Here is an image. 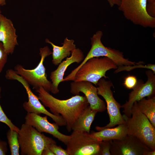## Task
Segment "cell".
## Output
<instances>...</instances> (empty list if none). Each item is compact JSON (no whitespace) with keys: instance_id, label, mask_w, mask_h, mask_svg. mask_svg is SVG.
<instances>
[{"instance_id":"6da1fadb","label":"cell","mask_w":155,"mask_h":155,"mask_svg":"<svg viewBox=\"0 0 155 155\" xmlns=\"http://www.w3.org/2000/svg\"><path fill=\"white\" fill-rule=\"evenodd\" d=\"M38 93V98L43 105L48 107L52 113L61 115L66 123L68 132L84 110L89 105L86 96L75 95L65 100L57 99L50 94L42 87L35 90Z\"/></svg>"},{"instance_id":"7a4b0ae2","label":"cell","mask_w":155,"mask_h":155,"mask_svg":"<svg viewBox=\"0 0 155 155\" xmlns=\"http://www.w3.org/2000/svg\"><path fill=\"white\" fill-rule=\"evenodd\" d=\"M123 117L127 125V135L136 137L151 150H155V127L141 112L137 102L132 107L131 116Z\"/></svg>"},{"instance_id":"3957f363","label":"cell","mask_w":155,"mask_h":155,"mask_svg":"<svg viewBox=\"0 0 155 155\" xmlns=\"http://www.w3.org/2000/svg\"><path fill=\"white\" fill-rule=\"evenodd\" d=\"M102 32L98 31L91 38V48L87 56L77 67L71 71L67 76V79L72 80L75 73L80 68L87 60L95 57H106L113 61L118 66L132 65L143 63V61L135 62L129 60L124 57L123 53L119 50L105 46L102 44L101 38Z\"/></svg>"},{"instance_id":"277c9868","label":"cell","mask_w":155,"mask_h":155,"mask_svg":"<svg viewBox=\"0 0 155 155\" xmlns=\"http://www.w3.org/2000/svg\"><path fill=\"white\" fill-rule=\"evenodd\" d=\"M18 139L22 155H41L43 150L55 141L25 123L20 129Z\"/></svg>"},{"instance_id":"5b68a950","label":"cell","mask_w":155,"mask_h":155,"mask_svg":"<svg viewBox=\"0 0 155 155\" xmlns=\"http://www.w3.org/2000/svg\"><path fill=\"white\" fill-rule=\"evenodd\" d=\"M92 58L87 60L78 69L73 81H88L97 86L101 78H108L106 72L116 69L118 66L111 59L106 57Z\"/></svg>"},{"instance_id":"8992f818","label":"cell","mask_w":155,"mask_h":155,"mask_svg":"<svg viewBox=\"0 0 155 155\" xmlns=\"http://www.w3.org/2000/svg\"><path fill=\"white\" fill-rule=\"evenodd\" d=\"M39 50L41 59L35 68L31 69H26L18 64L15 67L14 71L31 85L34 89L36 90L41 87L49 92L51 90L52 83L47 78L43 63L45 58L52 55V52L47 46L40 48Z\"/></svg>"},{"instance_id":"52a82bcc","label":"cell","mask_w":155,"mask_h":155,"mask_svg":"<svg viewBox=\"0 0 155 155\" xmlns=\"http://www.w3.org/2000/svg\"><path fill=\"white\" fill-rule=\"evenodd\" d=\"M5 76L8 80L18 81L25 88L28 96V101L24 102L23 106L27 113H33L38 115L44 114L50 117L59 126H66V122L62 116L55 115L48 111L41 103L38 97L33 93L30 85L14 70L11 69L7 70Z\"/></svg>"},{"instance_id":"ba28073f","label":"cell","mask_w":155,"mask_h":155,"mask_svg":"<svg viewBox=\"0 0 155 155\" xmlns=\"http://www.w3.org/2000/svg\"><path fill=\"white\" fill-rule=\"evenodd\" d=\"M147 0H121L118 9L125 17L133 24L144 28L155 27V18L146 10Z\"/></svg>"},{"instance_id":"9c48e42d","label":"cell","mask_w":155,"mask_h":155,"mask_svg":"<svg viewBox=\"0 0 155 155\" xmlns=\"http://www.w3.org/2000/svg\"><path fill=\"white\" fill-rule=\"evenodd\" d=\"M66 144L69 155H100V141L86 131H73Z\"/></svg>"},{"instance_id":"30bf717a","label":"cell","mask_w":155,"mask_h":155,"mask_svg":"<svg viewBox=\"0 0 155 155\" xmlns=\"http://www.w3.org/2000/svg\"><path fill=\"white\" fill-rule=\"evenodd\" d=\"M97 86L98 95L102 96L106 101L109 118V123L102 127L112 128L117 125L126 123L120 112L121 105L114 98L111 90V87L113 86L112 83L102 78L98 81Z\"/></svg>"},{"instance_id":"8fae6325","label":"cell","mask_w":155,"mask_h":155,"mask_svg":"<svg viewBox=\"0 0 155 155\" xmlns=\"http://www.w3.org/2000/svg\"><path fill=\"white\" fill-rule=\"evenodd\" d=\"M146 74L147 77L146 82L144 83L141 80H137L136 86L129 93L128 100L121 106V108L123 109V115L127 117L131 116L132 108L135 102H138L146 97L155 96V73L149 69L146 71Z\"/></svg>"},{"instance_id":"7c38bea8","label":"cell","mask_w":155,"mask_h":155,"mask_svg":"<svg viewBox=\"0 0 155 155\" xmlns=\"http://www.w3.org/2000/svg\"><path fill=\"white\" fill-rule=\"evenodd\" d=\"M111 155H145L152 150L136 137L127 135L123 139L111 141Z\"/></svg>"},{"instance_id":"4fadbf2b","label":"cell","mask_w":155,"mask_h":155,"mask_svg":"<svg viewBox=\"0 0 155 155\" xmlns=\"http://www.w3.org/2000/svg\"><path fill=\"white\" fill-rule=\"evenodd\" d=\"M70 92L74 95L82 92L86 96L90 108L97 112H102L106 109L105 102L98 96L97 89L91 82L86 81H74L70 84Z\"/></svg>"},{"instance_id":"5bb4252c","label":"cell","mask_w":155,"mask_h":155,"mask_svg":"<svg viewBox=\"0 0 155 155\" xmlns=\"http://www.w3.org/2000/svg\"><path fill=\"white\" fill-rule=\"evenodd\" d=\"M25 123L30 125L40 132H45L66 145L70 136L64 135L58 130L59 126L55 123H51L48 120L47 116L42 117L33 113H27L25 118Z\"/></svg>"},{"instance_id":"9a60e30c","label":"cell","mask_w":155,"mask_h":155,"mask_svg":"<svg viewBox=\"0 0 155 155\" xmlns=\"http://www.w3.org/2000/svg\"><path fill=\"white\" fill-rule=\"evenodd\" d=\"M84 59L82 51L80 49L76 48L71 52L70 57H66L65 60L59 64L56 70L51 72L50 78L52 83L50 91L52 93L56 94L59 92L58 86L60 82H63L65 72L67 67L73 63H80Z\"/></svg>"},{"instance_id":"2e32d148","label":"cell","mask_w":155,"mask_h":155,"mask_svg":"<svg viewBox=\"0 0 155 155\" xmlns=\"http://www.w3.org/2000/svg\"><path fill=\"white\" fill-rule=\"evenodd\" d=\"M17 37L12 21L0 14V42L8 54H12L15 47L18 45Z\"/></svg>"},{"instance_id":"e0dca14e","label":"cell","mask_w":155,"mask_h":155,"mask_svg":"<svg viewBox=\"0 0 155 155\" xmlns=\"http://www.w3.org/2000/svg\"><path fill=\"white\" fill-rule=\"evenodd\" d=\"M95 128L98 131H92L90 134L91 137L100 141L122 140L127 135L126 123L112 128H103L97 126Z\"/></svg>"},{"instance_id":"ac0fdd59","label":"cell","mask_w":155,"mask_h":155,"mask_svg":"<svg viewBox=\"0 0 155 155\" xmlns=\"http://www.w3.org/2000/svg\"><path fill=\"white\" fill-rule=\"evenodd\" d=\"M45 42L51 44L52 46V62L55 65H58L64 59L69 57L71 52L76 48V45L74 43V40L69 39L67 37L65 38L63 42L61 44L63 46H61L55 45L47 38L45 39Z\"/></svg>"},{"instance_id":"d6986e66","label":"cell","mask_w":155,"mask_h":155,"mask_svg":"<svg viewBox=\"0 0 155 155\" xmlns=\"http://www.w3.org/2000/svg\"><path fill=\"white\" fill-rule=\"evenodd\" d=\"M97 113L92 109L89 105L82 111L73 123L72 127L73 131L80 130L90 133L91 125Z\"/></svg>"},{"instance_id":"ffe728a7","label":"cell","mask_w":155,"mask_h":155,"mask_svg":"<svg viewBox=\"0 0 155 155\" xmlns=\"http://www.w3.org/2000/svg\"><path fill=\"white\" fill-rule=\"evenodd\" d=\"M141 112L149 120L155 127V96L144 98L137 102Z\"/></svg>"},{"instance_id":"44dd1931","label":"cell","mask_w":155,"mask_h":155,"mask_svg":"<svg viewBox=\"0 0 155 155\" xmlns=\"http://www.w3.org/2000/svg\"><path fill=\"white\" fill-rule=\"evenodd\" d=\"M7 137L11 155H19L20 148L18 139V132L9 129L7 131Z\"/></svg>"},{"instance_id":"7402d4cb","label":"cell","mask_w":155,"mask_h":155,"mask_svg":"<svg viewBox=\"0 0 155 155\" xmlns=\"http://www.w3.org/2000/svg\"><path fill=\"white\" fill-rule=\"evenodd\" d=\"M143 63L135 64L132 65H123L118 67L114 72L115 73H117L123 71H129L136 68H144L151 70L155 73V65L148 64L144 65Z\"/></svg>"},{"instance_id":"603a6c76","label":"cell","mask_w":155,"mask_h":155,"mask_svg":"<svg viewBox=\"0 0 155 155\" xmlns=\"http://www.w3.org/2000/svg\"><path fill=\"white\" fill-rule=\"evenodd\" d=\"M1 87L0 86V99L1 98ZM0 122L7 125L11 130L18 132L20 129L15 125L5 113L0 104Z\"/></svg>"},{"instance_id":"cb8c5ba5","label":"cell","mask_w":155,"mask_h":155,"mask_svg":"<svg viewBox=\"0 0 155 155\" xmlns=\"http://www.w3.org/2000/svg\"><path fill=\"white\" fill-rule=\"evenodd\" d=\"M111 140L101 141L100 143V155H111L110 148Z\"/></svg>"},{"instance_id":"d4e9b609","label":"cell","mask_w":155,"mask_h":155,"mask_svg":"<svg viewBox=\"0 0 155 155\" xmlns=\"http://www.w3.org/2000/svg\"><path fill=\"white\" fill-rule=\"evenodd\" d=\"M49 148L55 155H69L66 150L58 146L55 141L50 144Z\"/></svg>"},{"instance_id":"484cf974","label":"cell","mask_w":155,"mask_h":155,"mask_svg":"<svg viewBox=\"0 0 155 155\" xmlns=\"http://www.w3.org/2000/svg\"><path fill=\"white\" fill-rule=\"evenodd\" d=\"M137 81L135 76L129 75L125 78L123 84L128 89H133L136 86Z\"/></svg>"},{"instance_id":"4316f807","label":"cell","mask_w":155,"mask_h":155,"mask_svg":"<svg viewBox=\"0 0 155 155\" xmlns=\"http://www.w3.org/2000/svg\"><path fill=\"white\" fill-rule=\"evenodd\" d=\"M8 54L2 43L0 42V73L2 71L7 62Z\"/></svg>"},{"instance_id":"83f0119b","label":"cell","mask_w":155,"mask_h":155,"mask_svg":"<svg viewBox=\"0 0 155 155\" xmlns=\"http://www.w3.org/2000/svg\"><path fill=\"white\" fill-rule=\"evenodd\" d=\"M146 10L150 16L155 18V0H147Z\"/></svg>"},{"instance_id":"f1b7e54d","label":"cell","mask_w":155,"mask_h":155,"mask_svg":"<svg viewBox=\"0 0 155 155\" xmlns=\"http://www.w3.org/2000/svg\"><path fill=\"white\" fill-rule=\"evenodd\" d=\"M7 142L0 139V155H5L7 151Z\"/></svg>"},{"instance_id":"f546056e","label":"cell","mask_w":155,"mask_h":155,"mask_svg":"<svg viewBox=\"0 0 155 155\" xmlns=\"http://www.w3.org/2000/svg\"><path fill=\"white\" fill-rule=\"evenodd\" d=\"M111 7H113L115 5L118 6L120 5L121 0H107Z\"/></svg>"},{"instance_id":"4dcf8cb0","label":"cell","mask_w":155,"mask_h":155,"mask_svg":"<svg viewBox=\"0 0 155 155\" xmlns=\"http://www.w3.org/2000/svg\"><path fill=\"white\" fill-rule=\"evenodd\" d=\"M41 155H55V154L50 149L49 147H48L43 150Z\"/></svg>"},{"instance_id":"1f68e13d","label":"cell","mask_w":155,"mask_h":155,"mask_svg":"<svg viewBox=\"0 0 155 155\" xmlns=\"http://www.w3.org/2000/svg\"><path fill=\"white\" fill-rule=\"evenodd\" d=\"M155 150H151L147 152L145 155H155Z\"/></svg>"},{"instance_id":"d6a6232c","label":"cell","mask_w":155,"mask_h":155,"mask_svg":"<svg viewBox=\"0 0 155 155\" xmlns=\"http://www.w3.org/2000/svg\"><path fill=\"white\" fill-rule=\"evenodd\" d=\"M6 0H0V5L3 6L5 5L6 4Z\"/></svg>"},{"instance_id":"836d02e7","label":"cell","mask_w":155,"mask_h":155,"mask_svg":"<svg viewBox=\"0 0 155 155\" xmlns=\"http://www.w3.org/2000/svg\"><path fill=\"white\" fill-rule=\"evenodd\" d=\"M0 7H1V6L0 5V14L1 13V8H0Z\"/></svg>"}]
</instances>
